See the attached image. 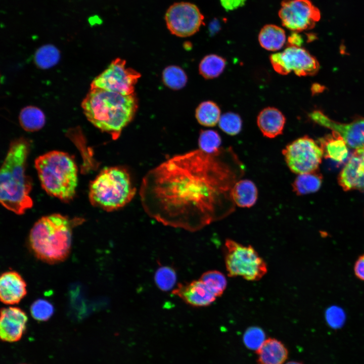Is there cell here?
Returning a JSON list of instances; mask_svg holds the SVG:
<instances>
[{
  "instance_id": "cell-1",
  "label": "cell",
  "mask_w": 364,
  "mask_h": 364,
  "mask_svg": "<svg viewBox=\"0 0 364 364\" xmlns=\"http://www.w3.org/2000/svg\"><path fill=\"white\" fill-rule=\"evenodd\" d=\"M218 154L199 149L176 155L149 170L139 194L142 207L158 222L189 231L222 217V205L233 202L236 170Z\"/></svg>"
},
{
  "instance_id": "cell-2",
  "label": "cell",
  "mask_w": 364,
  "mask_h": 364,
  "mask_svg": "<svg viewBox=\"0 0 364 364\" xmlns=\"http://www.w3.org/2000/svg\"><path fill=\"white\" fill-rule=\"evenodd\" d=\"M81 107L86 118L93 125L116 140L133 118L138 104L134 93L123 95L90 88L81 103Z\"/></svg>"
},
{
  "instance_id": "cell-3",
  "label": "cell",
  "mask_w": 364,
  "mask_h": 364,
  "mask_svg": "<svg viewBox=\"0 0 364 364\" xmlns=\"http://www.w3.org/2000/svg\"><path fill=\"white\" fill-rule=\"evenodd\" d=\"M29 147L28 141L24 138L13 141L1 169V203L7 209L19 215L33 205L29 196L31 181L26 173Z\"/></svg>"
},
{
  "instance_id": "cell-4",
  "label": "cell",
  "mask_w": 364,
  "mask_h": 364,
  "mask_svg": "<svg viewBox=\"0 0 364 364\" xmlns=\"http://www.w3.org/2000/svg\"><path fill=\"white\" fill-rule=\"evenodd\" d=\"M72 221L60 214L41 217L29 236L30 247L36 258L49 264L64 261L71 248Z\"/></svg>"
},
{
  "instance_id": "cell-5",
  "label": "cell",
  "mask_w": 364,
  "mask_h": 364,
  "mask_svg": "<svg viewBox=\"0 0 364 364\" xmlns=\"http://www.w3.org/2000/svg\"><path fill=\"white\" fill-rule=\"evenodd\" d=\"M35 167L41 187L49 195L65 202L73 198L78 176L77 167L71 156L52 151L38 157Z\"/></svg>"
},
{
  "instance_id": "cell-6",
  "label": "cell",
  "mask_w": 364,
  "mask_h": 364,
  "mask_svg": "<svg viewBox=\"0 0 364 364\" xmlns=\"http://www.w3.org/2000/svg\"><path fill=\"white\" fill-rule=\"evenodd\" d=\"M136 191L130 174L125 168L107 167L90 183L89 199L94 206L111 212L129 203Z\"/></svg>"
},
{
  "instance_id": "cell-7",
  "label": "cell",
  "mask_w": 364,
  "mask_h": 364,
  "mask_svg": "<svg viewBox=\"0 0 364 364\" xmlns=\"http://www.w3.org/2000/svg\"><path fill=\"white\" fill-rule=\"evenodd\" d=\"M225 268L229 276L250 281L261 279L267 272V265L250 245L226 239L223 248Z\"/></svg>"
},
{
  "instance_id": "cell-8",
  "label": "cell",
  "mask_w": 364,
  "mask_h": 364,
  "mask_svg": "<svg viewBox=\"0 0 364 364\" xmlns=\"http://www.w3.org/2000/svg\"><path fill=\"white\" fill-rule=\"evenodd\" d=\"M282 154L290 170L298 174L315 171L323 157L319 144L308 136L289 144L282 150Z\"/></svg>"
},
{
  "instance_id": "cell-9",
  "label": "cell",
  "mask_w": 364,
  "mask_h": 364,
  "mask_svg": "<svg viewBox=\"0 0 364 364\" xmlns=\"http://www.w3.org/2000/svg\"><path fill=\"white\" fill-rule=\"evenodd\" d=\"M126 61L116 58L100 74L94 79L90 88H98L129 95L134 93V85L141 74L126 67Z\"/></svg>"
},
{
  "instance_id": "cell-10",
  "label": "cell",
  "mask_w": 364,
  "mask_h": 364,
  "mask_svg": "<svg viewBox=\"0 0 364 364\" xmlns=\"http://www.w3.org/2000/svg\"><path fill=\"white\" fill-rule=\"evenodd\" d=\"M269 59L274 70L282 75L293 71L299 76H312L320 69L317 60L301 47L288 46L283 52L271 54Z\"/></svg>"
},
{
  "instance_id": "cell-11",
  "label": "cell",
  "mask_w": 364,
  "mask_h": 364,
  "mask_svg": "<svg viewBox=\"0 0 364 364\" xmlns=\"http://www.w3.org/2000/svg\"><path fill=\"white\" fill-rule=\"evenodd\" d=\"M164 19L170 32L186 37L197 32L204 24V16L195 4L187 2H176L166 10Z\"/></svg>"
},
{
  "instance_id": "cell-12",
  "label": "cell",
  "mask_w": 364,
  "mask_h": 364,
  "mask_svg": "<svg viewBox=\"0 0 364 364\" xmlns=\"http://www.w3.org/2000/svg\"><path fill=\"white\" fill-rule=\"evenodd\" d=\"M278 14L283 26L297 32L312 29L321 18L309 0H283Z\"/></svg>"
},
{
  "instance_id": "cell-13",
  "label": "cell",
  "mask_w": 364,
  "mask_h": 364,
  "mask_svg": "<svg viewBox=\"0 0 364 364\" xmlns=\"http://www.w3.org/2000/svg\"><path fill=\"white\" fill-rule=\"evenodd\" d=\"M309 116L316 123L339 133L350 148L364 149V117L342 123L331 119L319 110L312 111Z\"/></svg>"
},
{
  "instance_id": "cell-14",
  "label": "cell",
  "mask_w": 364,
  "mask_h": 364,
  "mask_svg": "<svg viewBox=\"0 0 364 364\" xmlns=\"http://www.w3.org/2000/svg\"><path fill=\"white\" fill-rule=\"evenodd\" d=\"M27 320L26 313L19 307L2 308L0 318L1 340L7 342L20 340L25 331Z\"/></svg>"
},
{
  "instance_id": "cell-15",
  "label": "cell",
  "mask_w": 364,
  "mask_h": 364,
  "mask_svg": "<svg viewBox=\"0 0 364 364\" xmlns=\"http://www.w3.org/2000/svg\"><path fill=\"white\" fill-rule=\"evenodd\" d=\"M338 183L344 191H364V149L355 150L341 171Z\"/></svg>"
},
{
  "instance_id": "cell-16",
  "label": "cell",
  "mask_w": 364,
  "mask_h": 364,
  "mask_svg": "<svg viewBox=\"0 0 364 364\" xmlns=\"http://www.w3.org/2000/svg\"><path fill=\"white\" fill-rule=\"evenodd\" d=\"M172 293L187 304L197 307L209 306L217 298L200 279L178 284Z\"/></svg>"
},
{
  "instance_id": "cell-17",
  "label": "cell",
  "mask_w": 364,
  "mask_h": 364,
  "mask_svg": "<svg viewBox=\"0 0 364 364\" xmlns=\"http://www.w3.org/2000/svg\"><path fill=\"white\" fill-rule=\"evenodd\" d=\"M26 284L17 271L3 272L0 278V299L5 304L18 303L26 295Z\"/></svg>"
},
{
  "instance_id": "cell-18",
  "label": "cell",
  "mask_w": 364,
  "mask_h": 364,
  "mask_svg": "<svg viewBox=\"0 0 364 364\" xmlns=\"http://www.w3.org/2000/svg\"><path fill=\"white\" fill-rule=\"evenodd\" d=\"M286 118L283 113L275 107L262 110L257 118V125L264 136L274 138L282 133Z\"/></svg>"
},
{
  "instance_id": "cell-19",
  "label": "cell",
  "mask_w": 364,
  "mask_h": 364,
  "mask_svg": "<svg viewBox=\"0 0 364 364\" xmlns=\"http://www.w3.org/2000/svg\"><path fill=\"white\" fill-rule=\"evenodd\" d=\"M256 352L257 364H284L289 354L285 345L274 338L266 339Z\"/></svg>"
},
{
  "instance_id": "cell-20",
  "label": "cell",
  "mask_w": 364,
  "mask_h": 364,
  "mask_svg": "<svg viewBox=\"0 0 364 364\" xmlns=\"http://www.w3.org/2000/svg\"><path fill=\"white\" fill-rule=\"evenodd\" d=\"M323 156L333 161L341 162L344 161L348 154V146L341 135L335 131L318 140Z\"/></svg>"
},
{
  "instance_id": "cell-21",
  "label": "cell",
  "mask_w": 364,
  "mask_h": 364,
  "mask_svg": "<svg viewBox=\"0 0 364 364\" xmlns=\"http://www.w3.org/2000/svg\"><path fill=\"white\" fill-rule=\"evenodd\" d=\"M230 196L235 204L243 208H249L256 203L258 191L255 184L249 179H240L233 186Z\"/></svg>"
},
{
  "instance_id": "cell-22",
  "label": "cell",
  "mask_w": 364,
  "mask_h": 364,
  "mask_svg": "<svg viewBox=\"0 0 364 364\" xmlns=\"http://www.w3.org/2000/svg\"><path fill=\"white\" fill-rule=\"evenodd\" d=\"M286 40L285 30L274 24L264 25L258 34L260 45L263 49L270 51H276L281 49L284 46Z\"/></svg>"
},
{
  "instance_id": "cell-23",
  "label": "cell",
  "mask_w": 364,
  "mask_h": 364,
  "mask_svg": "<svg viewBox=\"0 0 364 364\" xmlns=\"http://www.w3.org/2000/svg\"><path fill=\"white\" fill-rule=\"evenodd\" d=\"M19 122L22 127L27 131H37L44 126L46 117L38 108L28 106L23 108L19 115Z\"/></svg>"
},
{
  "instance_id": "cell-24",
  "label": "cell",
  "mask_w": 364,
  "mask_h": 364,
  "mask_svg": "<svg viewBox=\"0 0 364 364\" xmlns=\"http://www.w3.org/2000/svg\"><path fill=\"white\" fill-rule=\"evenodd\" d=\"M322 183V175L314 171L298 174L292 186L296 195H303L317 191Z\"/></svg>"
},
{
  "instance_id": "cell-25",
  "label": "cell",
  "mask_w": 364,
  "mask_h": 364,
  "mask_svg": "<svg viewBox=\"0 0 364 364\" xmlns=\"http://www.w3.org/2000/svg\"><path fill=\"white\" fill-rule=\"evenodd\" d=\"M195 116L202 125L213 127L219 122L221 116L220 110L215 103L211 101H204L197 107Z\"/></svg>"
},
{
  "instance_id": "cell-26",
  "label": "cell",
  "mask_w": 364,
  "mask_h": 364,
  "mask_svg": "<svg viewBox=\"0 0 364 364\" xmlns=\"http://www.w3.org/2000/svg\"><path fill=\"white\" fill-rule=\"evenodd\" d=\"M226 66V60L222 57L210 54L204 57L199 66L200 74L205 79H209L219 76Z\"/></svg>"
},
{
  "instance_id": "cell-27",
  "label": "cell",
  "mask_w": 364,
  "mask_h": 364,
  "mask_svg": "<svg viewBox=\"0 0 364 364\" xmlns=\"http://www.w3.org/2000/svg\"><path fill=\"white\" fill-rule=\"evenodd\" d=\"M60 59V52L54 45L46 44L39 48L36 51L34 60L39 68L47 69L56 65Z\"/></svg>"
},
{
  "instance_id": "cell-28",
  "label": "cell",
  "mask_w": 364,
  "mask_h": 364,
  "mask_svg": "<svg viewBox=\"0 0 364 364\" xmlns=\"http://www.w3.org/2000/svg\"><path fill=\"white\" fill-rule=\"evenodd\" d=\"M200 280L216 297L220 296L226 288V279L218 270L206 271L202 275Z\"/></svg>"
},
{
  "instance_id": "cell-29",
  "label": "cell",
  "mask_w": 364,
  "mask_h": 364,
  "mask_svg": "<svg viewBox=\"0 0 364 364\" xmlns=\"http://www.w3.org/2000/svg\"><path fill=\"white\" fill-rule=\"evenodd\" d=\"M162 80L168 87L174 90H178L186 85L187 76L180 67L171 65L167 67L163 70Z\"/></svg>"
},
{
  "instance_id": "cell-30",
  "label": "cell",
  "mask_w": 364,
  "mask_h": 364,
  "mask_svg": "<svg viewBox=\"0 0 364 364\" xmlns=\"http://www.w3.org/2000/svg\"><path fill=\"white\" fill-rule=\"evenodd\" d=\"M221 143L218 133L211 129L201 130L200 132L198 145L202 151L211 155L218 154Z\"/></svg>"
},
{
  "instance_id": "cell-31",
  "label": "cell",
  "mask_w": 364,
  "mask_h": 364,
  "mask_svg": "<svg viewBox=\"0 0 364 364\" xmlns=\"http://www.w3.org/2000/svg\"><path fill=\"white\" fill-rule=\"evenodd\" d=\"M177 277L171 267L162 266L158 268L154 275V281L157 287L162 291L171 290L175 286Z\"/></svg>"
},
{
  "instance_id": "cell-32",
  "label": "cell",
  "mask_w": 364,
  "mask_h": 364,
  "mask_svg": "<svg viewBox=\"0 0 364 364\" xmlns=\"http://www.w3.org/2000/svg\"><path fill=\"white\" fill-rule=\"evenodd\" d=\"M218 125L225 133L235 135L241 130L242 121L238 114L233 112H227L221 115Z\"/></svg>"
},
{
  "instance_id": "cell-33",
  "label": "cell",
  "mask_w": 364,
  "mask_h": 364,
  "mask_svg": "<svg viewBox=\"0 0 364 364\" xmlns=\"http://www.w3.org/2000/svg\"><path fill=\"white\" fill-rule=\"evenodd\" d=\"M265 334L258 327L248 328L244 332L243 342L246 347L256 351L265 341Z\"/></svg>"
},
{
  "instance_id": "cell-34",
  "label": "cell",
  "mask_w": 364,
  "mask_h": 364,
  "mask_svg": "<svg viewBox=\"0 0 364 364\" xmlns=\"http://www.w3.org/2000/svg\"><path fill=\"white\" fill-rule=\"evenodd\" d=\"M30 313L35 320L46 321L52 316L54 313V307L46 300L39 299L35 300L31 305Z\"/></svg>"
},
{
  "instance_id": "cell-35",
  "label": "cell",
  "mask_w": 364,
  "mask_h": 364,
  "mask_svg": "<svg viewBox=\"0 0 364 364\" xmlns=\"http://www.w3.org/2000/svg\"><path fill=\"white\" fill-rule=\"evenodd\" d=\"M325 316L328 325L335 329L341 327L345 320V315L343 310L337 306H332L328 308Z\"/></svg>"
},
{
  "instance_id": "cell-36",
  "label": "cell",
  "mask_w": 364,
  "mask_h": 364,
  "mask_svg": "<svg viewBox=\"0 0 364 364\" xmlns=\"http://www.w3.org/2000/svg\"><path fill=\"white\" fill-rule=\"evenodd\" d=\"M247 0H220L223 8L226 11L236 10L243 7Z\"/></svg>"
},
{
  "instance_id": "cell-37",
  "label": "cell",
  "mask_w": 364,
  "mask_h": 364,
  "mask_svg": "<svg viewBox=\"0 0 364 364\" xmlns=\"http://www.w3.org/2000/svg\"><path fill=\"white\" fill-rule=\"evenodd\" d=\"M353 270L356 277L364 281V254L360 255L356 259Z\"/></svg>"
},
{
  "instance_id": "cell-38",
  "label": "cell",
  "mask_w": 364,
  "mask_h": 364,
  "mask_svg": "<svg viewBox=\"0 0 364 364\" xmlns=\"http://www.w3.org/2000/svg\"><path fill=\"white\" fill-rule=\"evenodd\" d=\"M303 41L297 32H292L288 37V46L300 47Z\"/></svg>"
},
{
  "instance_id": "cell-39",
  "label": "cell",
  "mask_w": 364,
  "mask_h": 364,
  "mask_svg": "<svg viewBox=\"0 0 364 364\" xmlns=\"http://www.w3.org/2000/svg\"><path fill=\"white\" fill-rule=\"evenodd\" d=\"M284 364H303V363L300 361H289L287 362H285Z\"/></svg>"
},
{
  "instance_id": "cell-40",
  "label": "cell",
  "mask_w": 364,
  "mask_h": 364,
  "mask_svg": "<svg viewBox=\"0 0 364 364\" xmlns=\"http://www.w3.org/2000/svg\"><path fill=\"white\" fill-rule=\"evenodd\" d=\"M22 364H25V363H22Z\"/></svg>"
}]
</instances>
